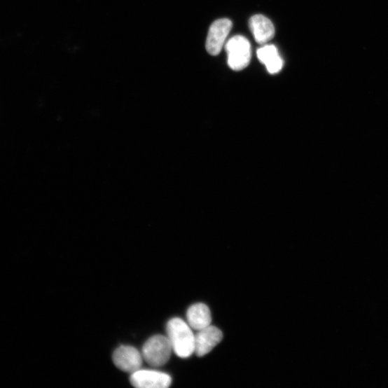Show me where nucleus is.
<instances>
[{
    "mask_svg": "<svg viewBox=\"0 0 388 388\" xmlns=\"http://www.w3.org/2000/svg\"><path fill=\"white\" fill-rule=\"evenodd\" d=\"M186 318L188 325L197 331L207 328L212 324L211 312L204 303L192 305L187 311Z\"/></svg>",
    "mask_w": 388,
    "mask_h": 388,
    "instance_id": "1a4fd4ad",
    "label": "nucleus"
},
{
    "mask_svg": "<svg viewBox=\"0 0 388 388\" xmlns=\"http://www.w3.org/2000/svg\"><path fill=\"white\" fill-rule=\"evenodd\" d=\"M257 54L260 62L265 65L270 74H275L282 70L284 62L274 45H267L259 48Z\"/></svg>",
    "mask_w": 388,
    "mask_h": 388,
    "instance_id": "9d476101",
    "label": "nucleus"
},
{
    "mask_svg": "<svg viewBox=\"0 0 388 388\" xmlns=\"http://www.w3.org/2000/svg\"><path fill=\"white\" fill-rule=\"evenodd\" d=\"M223 338L221 331L216 326H209L198 331L195 335V352L203 356L210 352Z\"/></svg>",
    "mask_w": 388,
    "mask_h": 388,
    "instance_id": "0eeeda50",
    "label": "nucleus"
},
{
    "mask_svg": "<svg viewBox=\"0 0 388 388\" xmlns=\"http://www.w3.org/2000/svg\"><path fill=\"white\" fill-rule=\"evenodd\" d=\"M229 67L234 71L245 69L251 62V46L244 36H236L226 43Z\"/></svg>",
    "mask_w": 388,
    "mask_h": 388,
    "instance_id": "7ed1b4c3",
    "label": "nucleus"
},
{
    "mask_svg": "<svg viewBox=\"0 0 388 388\" xmlns=\"http://www.w3.org/2000/svg\"><path fill=\"white\" fill-rule=\"evenodd\" d=\"M166 332L177 356L188 358L195 352V335L185 321L180 318L171 319L166 326Z\"/></svg>",
    "mask_w": 388,
    "mask_h": 388,
    "instance_id": "f257e3e1",
    "label": "nucleus"
},
{
    "mask_svg": "<svg viewBox=\"0 0 388 388\" xmlns=\"http://www.w3.org/2000/svg\"><path fill=\"white\" fill-rule=\"evenodd\" d=\"M249 29H251L255 40L259 44H264L270 41L275 36L273 24L263 15H254L249 20Z\"/></svg>",
    "mask_w": 388,
    "mask_h": 388,
    "instance_id": "6e6552de",
    "label": "nucleus"
},
{
    "mask_svg": "<svg viewBox=\"0 0 388 388\" xmlns=\"http://www.w3.org/2000/svg\"><path fill=\"white\" fill-rule=\"evenodd\" d=\"M172 351L168 337L155 335L145 343L142 354L150 366L158 368L169 362Z\"/></svg>",
    "mask_w": 388,
    "mask_h": 388,
    "instance_id": "f03ea898",
    "label": "nucleus"
},
{
    "mask_svg": "<svg viewBox=\"0 0 388 388\" xmlns=\"http://www.w3.org/2000/svg\"><path fill=\"white\" fill-rule=\"evenodd\" d=\"M233 27V22L229 19H219L211 25L206 48L212 55H217L223 48L226 40Z\"/></svg>",
    "mask_w": 388,
    "mask_h": 388,
    "instance_id": "39448f33",
    "label": "nucleus"
},
{
    "mask_svg": "<svg viewBox=\"0 0 388 388\" xmlns=\"http://www.w3.org/2000/svg\"><path fill=\"white\" fill-rule=\"evenodd\" d=\"M131 384L137 388H167L172 382V378L165 373L140 369L130 376Z\"/></svg>",
    "mask_w": 388,
    "mask_h": 388,
    "instance_id": "20e7f679",
    "label": "nucleus"
},
{
    "mask_svg": "<svg viewBox=\"0 0 388 388\" xmlns=\"http://www.w3.org/2000/svg\"><path fill=\"white\" fill-rule=\"evenodd\" d=\"M143 359V354L139 351L127 345L118 347L113 354V362L116 367L130 374L141 369Z\"/></svg>",
    "mask_w": 388,
    "mask_h": 388,
    "instance_id": "423d86ee",
    "label": "nucleus"
}]
</instances>
